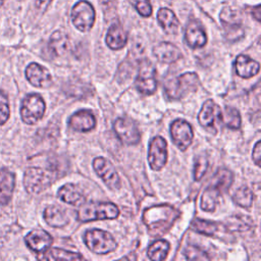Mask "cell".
<instances>
[{"instance_id": "8", "label": "cell", "mask_w": 261, "mask_h": 261, "mask_svg": "<svg viewBox=\"0 0 261 261\" xmlns=\"http://www.w3.org/2000/svg\"><path fill=\"white\" fill-rule=\"evenodd\" d=\"M137 90L144 95H152L157 89L156 70L149 60H143L139 67V73L136 79Z\"/></svg>"}, {"instance_id": "23", "label": "cell", "mask_w": 261, "mask_h": 261, "mask_svg": "<svg viewBox=\"0 0 261 261\" xmlns=\"http://www.w3.org/2000/svg\"><path fill=\"white\" fill-rule=\"evenodd\" d=\"M106 44L112 50H119L125 46L127 35L119 24H112L106 35Z\"/></svg>"}, {"instance_id": "15", "label": "cell", "mask_w": 261, "mask_h": 261, "mask_svg": "<svg viewBox=\"0 0 261 261\" xmlns=\"http://www.w3.org/2000/svg\"><path fill=\"white\" fill-rule=\"evenodd\" d=\"M25 243L28 247L36 253H42L46 251L52 244V237L44 229H34L25 237Z\"/></svg>"}, {"instance_id": "3", "label": "cell", "mask_w": 261, "mask_h": 261, "mask_svg": "<svg viewBox=\"0 0 261 261\" xmlns=\"http://www.w3.org/2000/svg\"><path fill=\"white\" fill-rule=\"evenodd\" d=\"M119 215V210L112 203H90L82 204L77 212L80 221L88 222L94 220L114 219Z\"/></svg>"}, {"instance_id": "22", "label": "cell", "mask_w": 261, "mask_h": 261, "mask_svg": "<svg viewBox=\"0 0 261 261\" xmlns=\"http://www.w3.org/2000/svg\"><path fill=\"white\" fill-rule=\"evenodd\" d=\"M157 20L162 30L166 34H176L178 27H179V21L173 11H171L168 8H161L157 12Z\"/></svg>"}, {"instance_id": "37", "label": "cell", "mask_w": 261, "mask_h": 261, "mask_svg": "<svg viewBox=\"0 0 261 261\" xmlns=\"http://www.w3.org/2000/svg\"><path fill=\"white\" fill-rule=\"evenodd\" d=\"M136 8L142 16H150L152 14V5L149 0H137Z\"/></svg>"}, {"instance_id": "41", "label": "cell", "mask_w": 261, "mask_h": 261, "mask_svg": "<svg viewBox=\"0 0 261 261\" xmlns=\"http://www.w3.org/2000/svg\"><path fill=\"white\" fill-rule=\"evenodd\" d=\"M4 1H5V0H0V7H1V6H2V5H3V3H4Z\"/></svg>"}, {"instance_id": "1", "label": "cell", "mask_w": 261, "mask_h": 261, "mask_svg": "<svg viewBox=\"0 0 261 261\" xmlns=\"http://www.w3.org/2000/svg\"><path fill=\"white\" fill-rule=\"evenodd\" d=\"M179 212L167 204L155 205L145 210L143 221L150 233L160 236L166 232L178 218Z\"/></svg>"}, {"instance_id": "33", "label": "cell", "mask_w": 261, "mask_h": 261, "mask_svg": "<svg viewBox=\"0 0 261 261\" xmlns=\"http://www.w3.org/2000/svg\"><path fill=\"white\" fill-rule=\"evenodd\" d=\"M253 193L252 191L248 188V187H241L240 189H238L232 197L233 202L236 204H238L241 207L244 208H248L252 205L253 202Z\"/></svg>"}, {"instance_id": "5", "label": "cell", "mask_w": 261, "mask_h": 261, "mask_svg": "<svg viewBox=\"0 0 261 261\" xmlns=\"http://www.w3.org/2000/svg\"><path fill=\"white\" fill-rule=\"evenodd\" d=\"M54 176L47 170L40 167H29L23 176V185L28 193L39 194L49 188Z\"/></svg>"}, {"instance_id": "27", "label": "cell", "mask_w": 261, "mask_h": 261, "mask_svg": "<svg viewBox=\"0 0 261 261\" xmlns=\"http://www.w3.org/2000/svg\"><path fill=\"white\" fill-rule=\"evenodd\" d=\"M220 191L212 185H209L207 189L203 192L201 198V208L207 212H213L216 208V204L218 201V197L220 195Z\"/></svg>"}, {"instance_id": "4", "label": "cell", "mask_w": 261, "mask_h": 261, "mask_svg": "<svg viewBox=\"0 0 261 261\" xmlns=\"http://www.w3.org/2000/svg\"><path fill=\"white\" fill-rule=\"evenodd\" d=\"M84 240L90 251L95 254H108L117 247L113 237L108 231L99 228L88 230Z\"/></svg>"}, {"instance_id": "20", "label": "cell", "mask_w": 261, "mask_h": 261, "mask_svg": "<svg viewBox=\"0 0 261 261\" xmlns=\"http://www.w3.org/2000/svg\"><path fill=\"white\" fill-rule=\"evenodd\" d=\"M259 62L247 55H239L236 59L237 74L243 79H249L259 72Z\"/></svg>"}, {"instance_id": "16", "label": "cell", "mask_w": 261, "mask_h": 261, "mask_svg": "<svg viewBox=\"0 0 261 261\" xmlns=\"http://www.w3.org/2000/svg\"><path fill=\"white\" fill-rule=\"evenodd\" d=\"M220 118H221L220 107L213 100H207L203 104L202 109L199 112V115H198L199 123L203 127L208 128V127H212L217 120H220Z\"/></svg>"}, {"instance_id": "25", "label": "cell", "mask_w": 261, "mask_h": 261, "mask_svg": "<svg viewBox=\"0 0 261 261\" xmlns=\"http://www.w3.org/2000/svg\"><path fill=\"white\" fill-rule=\"evenodd\" d=\"M38 258L41 260H82L83 256L79 253H72L59 248H48Z\"/></svg>"}, {"instance_id": "39", "label": "cell", "mask_w": 261, "mask_h": 261, "mask_svg": "<svg viewBox=\"0 0 261 261\" xmlns=\"http://www.w3.org/2000/svg\"><path fill=\"white\" fill-rule=\"evenodd\" d=\"M52 0H36V7L40 11H45Z\"/></svg>"}, {"instance_id": "36", "label": "cell", "mask_w": 261, "mask_h": 261, "mask_svg": "<svg viewBox=\"0 0 261 261\" xmlns=\"http://www.w3.org/2000/svg\"><path fill=\"white\" fill-rule=\"evenodd\" d=\"M10 114V109H9V104L6 96L0 91V124L5 123Z\"/></svg>"}, {"instance_id": "18", "label": "cell", "mask_w": 261, "mask_h": 261, "mask_svg": "<svg viewBox=\"0 0 261 261\" xmlns=\"http://www.w3.org/2000/svg\"><path fill=\"white\" fill-rule=\"evenodd\" d=\"M154 56L163 63H173L181 58L180 50L169 42H161L153 49Z\"/></svg>"}, {"instance_id": "26", "label": "cell", "mask_w": 261, "mask_h": 261, "mask_svg": "<svg viewBox=\"0 0 261 261\" xmlns=\"http://www.w3.org/2000/svg\"><path fill=\"white\" fill-rule=\"evenodd\" d=\"M48 47L54 55H56V56L63 55L68 49L67 36L60 31L54 32L50 38Z\"/></svg>"}, {"instance_id": "24", "label": "cell", "mask_w": 261, "mask_h": 261, "mask_svg": "<svg viewBox=\"0 0 261 261\" xmlns=\"http://www.w3.org/2000/svg\"><path fill=\"white\" fill-rule=\"evenodd\" d=\"M44 218L46 222L52 227H63L68 223V217L65 211L55 205L49 206L44 211Z\"/></svg>"}, {"instance_id": "9", "label": "cell", "mask_w": 261, "mask_h": 261, "mask_svg": "<svg viewBox=\"0 0 261 261\" xmlns=\"http://www.w3.org/2000/svg\"><path fill=\"white\" fill-rule=\"evenodd\" d=\"M93 167L98 176L111 190H118L120 188V178L112 163L104 158L97 157L93 161Z\"/></svg>"}, {"instance_id": "32", "label": "cell", "mask_w": 261, "mask_h": 261, "mask_svg": "<svg viewBox=\"0 0 261 261\" xmlns=\"http://www.w3.org/2000/svg\"><path fill=\"white\" fill-rule=\"evenodd\" d=\"M220 19L224 25L229 29L240 28L241 13L230 7H225L220 13Z\"/></svg>"}, {"instance_id": "34", "label": "cell", "mask_w": 261, "mask_h": 261, "mask_svg": "<svg viewBox=\"0 0 261 261\" xmlns=\"http://www.w3.org/2000/svg\"><path fill=\"white\" fill-rule=\"evenodd\" d=\"M208 159L206 156H199L196 161H195V166H194V178L196 180H200L205 172L207 171L208 168Z\"/></svg>"}, {"instance_id": "11", "label": "cell", "mask_w": 261, "mask_h": 261, "mask_svg": "<svg viewBox=\"0 0 261 261\" xmlns=\"http://www.w3.org/2000/svg\"><path fill=\"white\" fill-rule=\"evenodd\" d=\"M170 135L174 145L181 151L192 144L194 133L191 124L182 119L174 120L170 125Z\"/></svg>"}, {"instance_id": "6", "label": "cell", "mask_w": 261, "mask_h": 261, "mask_svg": "<svg viewBox=\"0 0 261 261\" xmlns=\"http://www.w3.org/2000/svg\"><path fill=\"white\" fill-rule=\"evenodd\" d=\"M45 110L46 105L43 98L39 94H30L21 103V119L28 124H35L43 117Z\"/></svg>"}, {"instance_id": "29", "label": "cell", "mask_w": 261, "mask_h": 261, "mask_svg": "<svg viewBox=\"0 0 261 261\" xmlns=\"http://www.w3.org/2000/svg\"><path fill=\"white\" fill-rule=\"evenodd\" d=\"M232 180L233 174L231 171L227 169H220L214 174L210 185L217 188L220 191V193H224L229 189V187L232 184Z\"/></svg>"}, {"instance_id": "21", "label": "cell", "mask_w": 261, "mask_h": 261, "mask_svg": "<svg viewBox=\"0 0 261 261\" xmlns=\"http://www.w3.org/2000/svg\"><path fill=\"white\" fill-rule=\"evenodd\" d=\"M58 198L66 204L79 206L84 204L85 197L82 192L72 184H66L62 186L57 192Z\"/></svg>"}, {"instance_id": "35", "label": "cell", "mask_w": 261, "mask_h": 261, "mask_svg": "<svg viewBox=\"0 0 261 261\" xmlns=\"http://www.w3.org/2000/svg\"><path fill=\"white\" fill-rule=\"evenodd\" d=\"M249 220L250 219L246 216H234L227 221V228L233 230H245L249 227V225H247V222H249Z\"/></svg>"}, {"instance_id": "12", "label": "cell", "mask_w": 261, "mask_h": 261, "mask_svg": "<svg viewBox=\"0 0 261 261\" xmlns=\"http://www.w3.org/2000/svg\"><path fill=\"white\" fill-rule=\"evenodd\" d=\"M117 138L125 145H137L140 142V132L137 124L128 118H117L113 124Z\"/></svg>"}, {"instance_id": "2", "label": "cell", "mask_w": 261, "mask_h": 261, "mask_svg": "<svg viewBox=\"0 0 261 261\" xmlns=\"http://www.w3.org/2000/svg\"><path fill=\"white\" fill-rule=\"evenodd\" d=\"M199 76L196 72H185L177 76H172L164 84L165 95L172 100L185 98L199 87Z\"/></svg>"}, {"instance_id": "40", "label": "cell", "mask_w": 261, "mask_h": 261, "mask_svg": "<svg viewBox=\"0 0 261 261\" xmlns=\"http://www.w3.org/2000/svg\"><path fill=\"white\" fill-rule=\"evenodd\" d=\"M260 13H261V11H260V5H257L256 7L253 8V10H252V15L255 17V19H256L257 21H260V19H261Z\"/></svg>"}, {"instance_id": "19", "label": "cell", "mask_w": 261, "mask_h": 261, "mask_svg": "<svg viewBox=\"0 0 261 261\" xmlns=\"http://www.w3.org/2000/svg\"><path fill=\"white\" fill-rule=\"evenodd\" d=\"M15 186V176L14 174L7 170H0V204L6 205L11 200L13 190Z\"/></svg>"}, {"instance_id": "17", "label": "cell", "mask_w": 261, "mask_h": 261, "mask_svg": "<svg viewBox=\"0 0 261 261\" xmlns=\"http://www.w3.org/2000/svg\"><path fill=\"white\" fill-rule=\"evenodd\" d=\"M68 123L73 130L89 132L96 126V118L91 111L80 110L69 117Z\"/></svg>"}, {"instance_id": "38", "label": "cell", "mask_w": 261, "mask_h": 261, "mask_svg": "<svg viewBox=\"0 0 261 261\" xmlns=\"http://www.w3.org/2000/svg\"><path fill=\"white\" fill-rule=\"evenodd\" d=\"M252 158H253V161L255 162V164L257 166L260 165V161H261V142L258 141L255 146H254V149H253V153H252Z\"/></svg>"}, {"instance_id": "28", "label": "cell", "mask_w": 261, "mask_h": 261, "mask_svg": "<svg viewBox=\"0 0 261 261\" xmlns=\"http://www.w3.org/2000/svg\"><path fill=\"white\" fill-rule=\"evenodd\" d=\"M169 249H170V245L167 241L158 240L148 248L147 255L151 260H155V261L164 260L167 257Z\"/></svg>"}, {"instance_id": "31", "label": "cell", "mask_w": 261, "mask_h": 261, "mask_svg": "<svg viewBox=\"0 0 261 261\" xmlns=\"http://www.w3.org/2000/svg\"><path fill=\"white\" fill-rule=\"evenodd\" d=\"M192 228L199 233L212 237L218 230V223L209 220L196 219L192 222Z\"/></svg>"}, {"instance_id": "14", "label": "cell", "mask_w": 261, "mask_h": 261, "mask_svg": "<svg viewBox=\"0 0 261 261\" xmlns=\"http://www.w3.org/2000/svg\"><path fill=\"white\" fill-rule=\"evenodd\" d=\"M185 40L187 45L192 49L202 48L207 43L206 33L203 25L198 20H191L185 32Z\"/></svg>"}, {"instance_id": "30", "label": "cell", "mask_w": 261, "mask_h": 261, "mask_svg": "<svg viewBox=\"0 0 261 261\" xmlns=\"http://www.w3.org/2000/svg\"><path fill=\"white\" fill-rule=\"evenodd\" d=\"M220 120L230 129H239L242 122L240 112L230 106H225L224 112H221Z\"/></svg>"}, {"instance_id": "10", "label": "cell", "mask_w": 261, "mask_h": 261, "mask_svg": "<svg viewBox=\"0 0 261 261\" xmlns=\"http://www.w3.org/2000/svg\"><path fill=\"white\" fill-rule=\"evenodd\" d=\"M167 161V143L166 141L157 136L150 142L148 151V162L150 167L155 170H161Z\"/></svg>"}, {"instance_id": "13", "label": "cell", "mask_w": 261, "mask_h": 261, "mask_svg": "<svg viewBox=\"0 0 261 261\" xmlns=\"http://www.w3.org/2000/svg\"><path fill=\"white\" fill-rule=\"evenodd\" d=\"M28 81L37 88H49L52 85V76L49 70L39 63H31L25 68Z\"/></svg>"}, {"instance_id": "7", "label": "cell", "mask_w": 261, "mask_h": 261, "mask_svg": "<svg viewBox=\"0 0 261 261\" xmlns=\"http://www.w3.org/2000/svg\"><path fill=\"white\" fill-rule=\"evenodd\" d=\"M71 21L81 32H88L92 29L96 13L92 4L86 0L76 2L71 9Z\"/></svg>"}]
</instances>
